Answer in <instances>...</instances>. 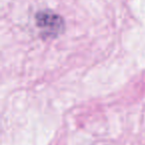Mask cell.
Here are the masks:
<instances>
[{"label": "cell", "mask_w": 145, "mask_h": 145, "mask_svg": "<svg viewBox=\"0 0 145 145\" xmlns=\"http://www.w3.org/2000/svg\"><path fill=\"white\" fill-rule=\"evenodd\" d=\"M36 24L41 29L43 35L48 37L58 36L64 30L63 18L51 11H42L37 13Z\"/></svg>", "instance_id": "cell-1"}]
</instances>
